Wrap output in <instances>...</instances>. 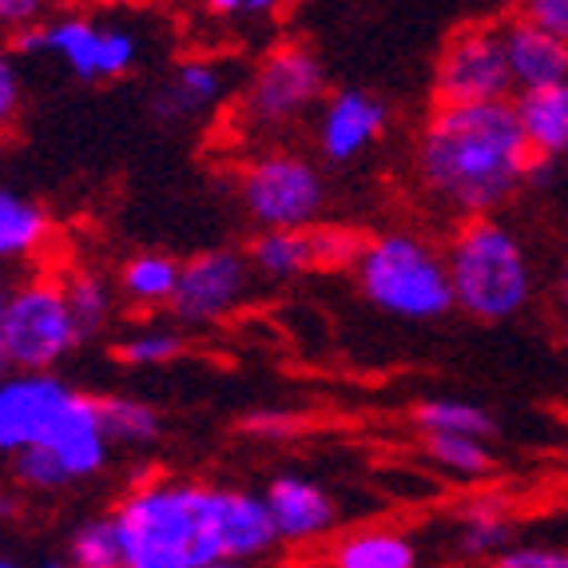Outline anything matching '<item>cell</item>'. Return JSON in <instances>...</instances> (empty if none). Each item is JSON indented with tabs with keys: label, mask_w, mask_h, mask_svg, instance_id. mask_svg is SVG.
Returning <instances> with one entry per match:
<instances>
[{
	"label": "cell",
	"mask_w": 568,
	"mask_h": 568,
	"mask_svg": "<svg viewBox=\"0 0 568 568\" xmlns=\"http://www.w3.org/2000/svg\"><path fill=\"white\" fill-rule=\"evenodd\" d=\"M128 568H203L278 549L263 493L191 477H143L115 501Z\"/></svg>",
	"instance_id": "6da1fadb"
},
{
	"label": "cell",
	"mask_w": 568,
	"mask_h": 568,
	"mask_svg": "<svg viewBox=\"0 0 568 568\" xmlns=\"http://www.w3.org/2000/svg\"><path fill=\"white\" fill-rule=\"evenodd\" d=\"M537 155L513 100L434 104L414 148V175L457 219L497 215L532 183Z\"/></svg>",
	"instance_id": "7a4b0ae2"
},
{
	"label": "cell",
	"mask_w": 568,
	"mask_h": 568,
	"mask_svg": "<svg viewBox=\"0 0 568 568\" xmlns=\"http://www.w3.org/2000/svg\"><path fill=\"white\" fill-rule=\"evenodd\" d=\"M48 449L72 485L92 481L112 462L100 398L64 382L57 369H12L0 382V454Z\"/></svg>",
	"instance_id": "3957f363"
},
{
	"label": "cell",
	"mask_w": 568,
	"mask_h": 568,
	"mask_svg": "<svg viewBox=\"0 0 568 568\" xmlns=\"http://www.w3.org/2000/svg\"><path fill=\"white\" fill-rule=\"evenodd\" d=\"M454 311L474 323H509L532 298V263L517 231L497 215L462 219L446 246Z\"/></svg>",
	"instance_id": "277c9868"
},
{
	"label": "cell",
	"mask_w": 568,
	"mask_h": 568,
	"mask_svg": "<svg viewBox=\"0 0 568 568\" xmlns=\"http://www.w3.org/2000/svg\"><path fill=\"white\" fill-rule=\"evenodd\" d=\"M354 278L366 303L398 323L426 326L454 311L446 251H437L414 231H386L366 239L354 258Z\"/></svg>",
	"instance_id": "5b68a950"
},
{
	"label": "cell",
	"mask_w": 568,
	"mask_h": 568,
	"mask_svg": "<svg viewBox=\"0 0 568 568\" xmlns=\"http://www.w3.org/2000/svg\"><path fill=\"white\" fill-rule=\"evenodd\" d=\"M0 342L17 369H57L84 342L64 294V275H32L12 283L0 314Z\"/></svg>",
	"instance_id": "8992f818"
},
{
	"label": "cell",
	"mask_w": 568,
	"mask_h": 568,
	"mask_svg": "<svg viewBox=\"0 0 568 568\" xmlns=\"http://www.w3.org/2000/svg\"><path fill=\"white\" fill-rule=\"evenodd\" d=\"M235 195L246 219L258 223V231L314 227L326 207V180L314 160L286 148H271L239 168Z\"/></svg>",
	"instance_id": "52a82bcc"
},
{
	"label": "cell",
	"mask_w": 568,
	"mask_h": 568,
	"mask_svg": "<svg viewBox=\"0 0 568 568\" xmlns=\"http://www.w3.org/2000/svg\"><path fill=\"white\" fill-rule=\"evenodd\" d=\"M20 57H52L84 84H108L123 80L140 64V37L128 24L68 12L57 20H40L32 29L17 32L12 44Z\"/></svg>",
	"instance_id": "ba28073f"
},
{
	"label": "cell",
	"mask_w": 568,
	"mask_h": 568,
	"mask_svg": "<svg viewBox=\"0 0 568 568\" xmlns=\"http://www.w3.org/2000/svg\"><path fill=\"white\" fill-rule=\"evenodd\" d=\"M326 100L323 60L306 44H278L255 64L239 95V120L251 132H278L306 120Z\"/></svg>",
	"instance_id": "9c48e42d"
},
{
	"label": "cell",
	"mask_w": 568,
	"mask_h": 568,
	"mask_svg": "<svg viewBox=\"0 0 568 568\" xmlns=\"http://www.w3.org/2000/svg\"><path fill=\"white\" fill-rule=\"evenodd\" d=\"M513 77L501 24H465L442 44L434 64V104H485L509 100Z\"/></svg>",
	"instance_id": "30bf717a"
},
{
	"label": "cell",
	"mask_w": 568,
	"mask_h": 568,
	"mask_svg": "<svg viewBox=\"0 0 568 568\" xmlns=\"http://www.w3.org/2000/svg\"><path fill=\"white\" fill-rule=\"evenodd\" d=\"M251 258L235 246H211L191 255L180 271V286L171 298V314L183 326H215L235 314L251 294Z\"/></svg>",
	"instance_id": "8fae6325"
},
{
	"label": "cell",
	"mask_w": 568,
	"mask_h": 568,
	"mask_svg": "<svg viewBox=\"0 0 568 568\" xmlns=\"http://www.w3.org/2000/svg\"><path fill=\"white\" fill-rule=\"evenodd\" d=\"M386 128H389V108L382 95L366 92V88H338L318 108L314 143H318V152H323L326 163H354L374 143H382Z\"/></svg>",
	"instance_id": "7c38bea8"
},
{
	"label": "cell",
	"mask_w": 568,
	"mask_h": 568,
	"mask_svg": "<svg viewBox=\"0 0 568 568\" xmlns=\"http://www.w3.org/2000/svg\"><path fill=\"white\" fill-rule=\"evenodd\" d=\"M278 545H314L338 525V505L306 474H278L263 493Z\"/></svg>",
	"instance_id": "4fadbf2b"
},
{
	"label": "cell",
	"mask_w": 568,
	"mask_h": 568,
	"mask_svg": "<svg viewBox=\"0 0 568 568\" xmlns=\"http://www.w3.org/2000/svg\"><path fill=\"white\" fill-rule=\"evenodd\" d=\"M505 60H509L513 92H537L568 80V40L537 29L529 20L513 17L501 24Z\"/></svg>",
	"instance_id": "5bb4252c"
},
{
	"label": "cell",
	"mask_w": 568,
	"mask_h": 568,
	"mask_svg": "<svg viewBox=\"0 0 568 568\" xmlns=\"http://www.w3.org/2000/svg\"><path fill=\"white\" fill-rule=\"evenodd\" d=\"M223 95H227V77L211 60H183L155 95V115L163 123L195 120L223 104Z\"/></svg>",
	"instance_id": "9a60e30c"
},
{
	"label": "cell",
	"mask_w": 568,
	"mask_h": 568,
	"mask_svg": "<svg viewBox=\"0 0 568 568\" xmlns=\"http://www.w3.org/2000/svg\"><path fill=\"white\" fill-rule=\"evenodd\" d=\"M57 223L44 203L12 187H0V263H32L48 251Z\"/></svg>",
	"instance_id": "2e32d148"
},
{
	"label": "cell",
	"mask_w": 568,
	"mask_h": 568,
	"mask_svg": "<svg viewBox=\"0 0 568 568\" xmlns=\"http://www.w3.org/2000/svg\"><path fill=\"white\" fill-rule=\"evenodd\" d=\"M513 104L521 115L532 155L549 163L568 160V80L537 88V92H517Z\"/></svg>",
	"instance_id": "e0dca14e"
},
{
	"label": "cell",
	"mask_w": 568,
	"mask_h": 568,
	"mask_svg": "<svg viewBox=\"0 0 568 568\" xmlns=\"http://www.w3.org/2000/svg\"><path fill=\"white\" fill-rule=\"evenodd\" d=\"M251 271L266 283H291L306 271H318V246H314V227H271L258 231L246 246Z\"/></svg>",
	"instance_id": "ac0fdd59"
},
{
	"label": "cell",
	"mask_w": 568,
	"mask_h": 568,
	"mask_svg": "<svg viewBox=\"0 0 568 568\" xmlns=\"http://www.w3.org/2000/svg\"><path fill=\"white\" fill-rule=\"evenodd\" d=\"M331 568H422V549L409 532L366 525L334 540Z\"/></svg>",
	"instance_id": "d6986e66"
},
{
	"label": "cell",
	"mask_w": 568,
	"mask_h": 568,
	"mask_svg": "<svg viewBox=\"0 0 568 568\" xmlns=\"http://www.w3.org/2000/svg\"><path fill=\"white\" fill-rule=\"evenodd\" d=\"M180 271L183 263H175L163 251H140V255H132L120 266L115 286H120L123 303L135 306V311H160V306H171V298H175Z\"/></svg>",
	"instance_id": "ffe728a7"
},
{
	"label": "cell",
	"mask_w": 568,
	"mask_h": 568,
	"mask_svg": "<svg viewBox=\"0 0 568 568\" xmlns=\"http://www.w3.org/2000/svg\"><path fill=\"white\" fill-rule=\"evenodd\" d=\"M513 545V517L501 501H474L457 513L454 549L465 560H489Z\"/></svg>",
	"instance_id": "44dd1931"
},
{
	"label": "cell",
	"mask_w": 568,
	"mask_h": 568,
	"mask_svg": "<svg viewBox=\"0 0 568 568\" xmlns=\"http://www.w3.org/2000/svg\"><path fill=\"white\" fill-rule=\"evenodd\" d=\"M64 294L84 338H95V334H104L112 326L115 306H120V286L108 275H100L92 266L72 271V275H64Z\"/></svg>",
	"instance_id": "7402d4cb"
},
{
	"label": "cell",
	"mask_w": 568,
	"mask_h": 568,
	"mask_svg": "<svg viewBox=\"0 0 568 568\" xmlns=\"http://www.w3.org/2000/svg\"><path fill=\"white\" fill-rule=\"evenodd\" d=\"M414 426L422 429V437L446 434V437H481V442H493V437H497V422H493V414L469 398L417 402Z\"/></svg>",
	"instance_id": "603a6c76"
},
{
	"label": "cell",
	"mask_w": 568,
	"mask_h": 568,
	"mask_svg": "<svg viewBox=\"0 0 568 568\" xmlns=\"http://www.w3.org/2000/svg\"><path fill=\"white\" fill-rule=\"evenodd\" d=\"M64 557L72 568H128L115 513H100V517L80 521L77 529L68 532Z\"/></svg>",
	"instance_id": "cb8c5ba5"
},
{
	"label": "cell",
	"mask_w": 568,
	"mask_h": 568,
	"mask_svg": "<svg viewBox=\"0 0 568 568\" xmlns=\"http://www.w3.org/2000/svg\"><path fill=\"white\" fill-rule=\"evenodd\" d=\"M100 417H104L108 442L123 449L152 446L163 429L155 406H148V402H140V398H128V394H108V398H100Z\"/></svg>",
	"instance_id": "d4e9b609"
},
{
	"label": "cell",
	"mask_w": 568,
	"mask_h": 568,
	"mask_svg": "<svg viewBox=\"0 0 568 568\" xmlns=\"http://www.w3.org/2000/svg\"><path fill=\"white\" fill-rule=\"evenodd\" d=\"M422 449H426L434 469L457 477V481H481V477L493 469V449H489V442H481V437L429 434V437H422Z\"/></svg>",
	"instance_id": "484cf974"
},
{
	"label": "cell",
	"mask_w": 568,
	"mask_h": 568,
	"mask_svg": "<svg viewBox=\"0 0 568 568\" xmlns=\"http://www.w3.org/2000/svg\"><path fill=\"white\" fill-rule=\"evenodd\" d=\"M183 351H187V346H183V334L171 331V326H140V331H132L128 338L115 342V358L132 369L168 366V362H175Z\"/></svg>",
	"instance_id": "4316f807"
},
{
	"label": "cell",
	"mask_w": 568,
	"mask_h": 568,
	"mask_svg": "<svg viewBox=\"0 0 568 568\" xmlns=\"http://www.w3.org/2000/svg\"><path fill=\"white\" fill-rule=\"evenodd\" d=\"M362 243L366 239L354 235L346 227H331V223H314V246H318V266H354Z\"/></svg>",
	"instance_id": "83f0119b"
},
{
	"label": "cell",
	"mask_w": 568,
	"mask_h": 568,
	"mask_svg": "<svg viewBox=\"0 0 568 568\" xmlns=\"http://www.w3.org/2000/svg\"><path fill=\"white\" fill-rule=\"evenodd\" d=\"M485 568H568V549H557V545H509V549L485 560Z\"/></svg>",
	"instance_id": "f1b7e54d"
},
{
	"label": "cell",
	"mask_w": 568,
	"mask_h": 568,
	"mask_svg": "<svg viewBox=\"0 0 568 568\" xmlns=\"http://www.w3.org/2000/svg\"><path fill=\"white\" fill-rule=\"evenodd\" d=\"M20 108H24V80H20L17 52L0 44V132L17 123Z\"/></svg>",
	"instance_id": "f546056e"
},
{
	"label": "cell",
	"mask_w": 568,
	"mask_h": 568,
	"mask_svg": "<svg viewBox=\"0 0 568 568\" xmlns=\"http://www.w3.org/2000/svg\"><path fill=\"white\" fill-rule=\"evenodd\" d=\"M517 17L537 24V29L552 32V37L568 40V0H521Z\"/></svg>",
	"instance_id": "4dcf8cb0"
},
{
	"label": "cell",
	"mask_w": 568,
	"mask_h": 568,
	"mask_svg": "<svg viewBox=\"0 0 568 568\" xmlns=\"http://www.w3.org/2000/svg\"><path fill=\"white\" fill-rule=\"evenodd\" d=\"M52 0H0V32H24L40 24Z\"/></svg>",
	"instance_id": "1f68e13d"
},
{
	"label": "cell",
	"mask_w": 568,
	"mask_h": 568,
	"mask_svg": "<svg viewBox=\"0 0 568 568\" xmlns=\"http://www.w3.org/2000/svg\"><path fill=\"white\" fill-rule=\"evenodd\" d=\"M298 426L291 414H278V409H266V414H255L251 422H246V434H255V437H263V442H278V437H286L291 429Z\"/></svg>",
	"instance_id": "d6a6232c"
},
{
	"label": "cell",
	"mask_w": 568,
	"mask_h": 568,
	"mask_svg": "<svg viewBox=\"0 0 568 568\" xmlns=\"http://www.w3.org/2000/svg\"><path fill=\"white\" fill-rule=\"evenodd\" d=\"M200 9L215 20H231V17H243L246 0H200Z\"/></svg>",
	"instance_id": "836d02e7"
},
{
	"label": "cell",
	"mask_w": 568,
	"mask_h": 568,
	"mask_svg": "<svg viewBox=\"0 0 568 568\" xmlns=\"http://www.w3.org/2000/svg\"><path fill=\"white\" fill-rule=\"evenodd\" d=\"M286 0H246V12L243 17H255V20H266L275 17V12H283Z\"/></svg>",
	"instance_id": "e575fe53"
},
{
	"label": "cell",
	"mask_w": 568,
	"mask_h": 568,
	"mask_svg": "<svg viewBox=\"0 0 568 568\" xmlns=\"http://www.w3.org/2000/svg\"><path fill=\"white\" fill-rule=\"evenodd\" d=\"M557 306H560V318L568 323V258L560 266V278H557Z\"/></svg>",
	"instance_id": "d590c367"
},
{
	"label": "cell",
	"mask_w": 568,
	"mask_h": 568,
	"mask_svg": "<svg viewBox=\"0 0 568 568\" xmlns=\"http://www.w3.org/2000/svg\"><path fill=\"white\" fill-rule=\"evenodd\" d=\"M12 369H17V366H12V358H9V351H4V342H0V382H4V378H9V374H12Z\"/></svg>",
	"instance_id": "8d00e7d4"
},
{
	"label": "cell",
	"mask_w": 568,
	"mask_h": 568,
	"mask_svg": "<svg viewBox=\"0 0 568 568\" xmlns=\"http://www.w3.org/2000/svg\"><path fill=\"white\" fill-rule=\"evenodd\" d=\"M203 568H251V560H215V565H203Z\"/></svg>",
	"instance_id": "74e56055"
},
{
	"label": "cell",
	"mask_w": 568,
	"mask_h": 568,
	"mask_svg": "<svg viewBox=\"0 0 568 568\" xmlns=\"http://www.w3.org/2000/svg\"><path fill=\"white\" fill-rule=\"evenodd\" d=\"M40 568H72V565H68V557H52V560H44Z\"/></svg>",
	"instance_id": "f35d334b"
},
{
	"label": "cell",
	"mask_w": 568,
	"mask_h": 568,
	"mask_svg": "<svg viewBox=\"0 0 568 568\" xmlns=\"http://www.w3.org/2000/svg\"><path fill=\"white\" fill-rule=\"evenodd\" d=\"M0 568H20L17 560H9V557H0Z\"/></svg>",
	"instance_id": "ab89813d"
}]
</instances>
